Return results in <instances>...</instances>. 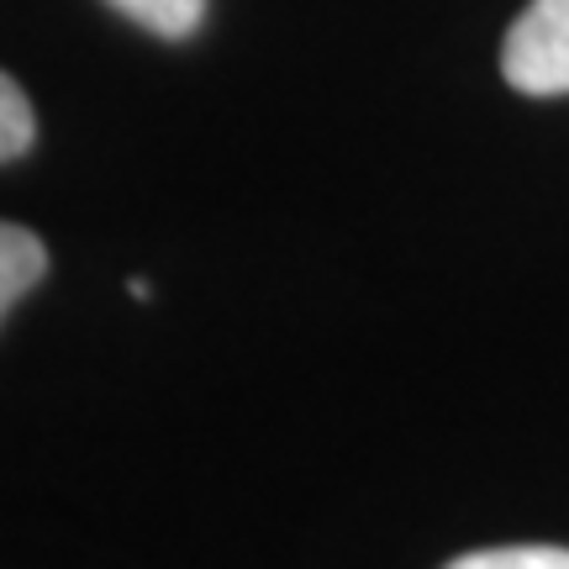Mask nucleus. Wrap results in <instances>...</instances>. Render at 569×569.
Returning <instances> with one entry per match:
<instances>
[{
    "label": "nucleus",
    "instance_id": "nucleus-1",
    "mask_svg": "<svg viewBox=\"0 0 569 569\" xmlns=\"http://www.w3.org/2000/svg\"><path fill=\"white\" fill-rule=\"evenodd\" d=\"M501 74L517 96H569V0H528L501 42Z\"/></svg>",
    "mask_w": 569,
    "mask_h": 569
},
{
    "label": "nucleus",
    "instance_id": "nucleus-2",
    "mask_svg": "<svg viewBox=\"0 0 569 569\" xmlns=\"http://www.w3.org/2000/svg\"><path fill=\"white\" fill-rule=\"evenodd\" d=\"M42 274H48V248H42L38 232H27L17 222H0V322Z\"/></svg>",
    "mask_w": 569,
    "mask_h": 569
},
{
    "label": "nucleus",
    "instance_id": "nucleus-3",
    "mask_svg": "<svg viewBox=\"0 0 569 569\" xmlns=\"http://www.w3.org/2000/svg\"><path fill=\"white\" fill-rule=\"evenodd\" d=\"M111 6L122 17H132L138 27H148L153 38H169V42L190 38L206 17V0H111Z\"/></svg>",
    "mask_w": 569,
    "mask_h": 569
},
{
    "label": "nucleus",
    "instance_id": "nucleus-4",
    "mask_svg": "<svg viewBox=\"0 0 569 569\" xmlns=\"http://www.w3.org/2000/svg\"><path fill=\"white\" fill-rule=\"evenodd\" d=\"M443 569H569V549H559V543H507V549L459 553Z\"/></svg>",
    "mask_w": 569,
    "mask_h": 569
},
{
    "label": "nucleus",
    "instance_id": "nucleus-5",
    "mask_svg": "<svg viewBox=\"0 0 569 569\" xmlns=\"http://www.w3.org/2000/svg\"><path fill=\"white\" fill-rule=\"evenodd\" d=\"M38 138V117H32V101L11 74H0V163L21 159Z\"/></svg>",
    "mask_w": 569,
    "mask_h": 569
}]
</instances>
